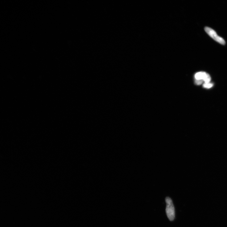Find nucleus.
Listing matches in <instances>:
<instances>
[{
	"label": "nucleus",
	"mask_w": 227,
	"mask_h": 227,
	"mask_svg": "<svg viewBox=\"0 0 227 227\" xmlns=\"http://www.w3.org/2000/svg\"><path fill=\"white\" fill-rule=\"evenodd\" d=\"M165 201L166 203V211L169 220L171 221H174L175 217V212L174 206L172 199L168 197L166 198Z\"/></svg>",
	"instance_id": "obj_1"
},
{
	"label": "nucleus",
	"mask_w": 227,
	"mask_h": 227,
	"mask_svg": "<svg viewBox=\"0 0 227 227\" xmlns=\"http://www.w3.org/2000/svg\"><path fill=\"white\" fill-rule=\"evenodd\" d=\"M205 29L206 33L215 41L222 45L225 44V40L222 37L218 35L214 30L208 27H206Z\"/></svg>",
	"instance_id": "obj_2"
},
{
	"label": "nucleus",
	"mask_w": 227,
	"mask_h": 227,
	"mask_svg": "<svg viewBox=\"0 0 227 227\" xmlns=\"http://www.w3.org/2000/svg\"><path fill=\"white\" fill-rule=\"evenodd\" d=\"M207 74V73L205 72H199L195 74V77L196 80H203Z\"/></svg>",
	"instance_id": "obj_3"
},
{
	"label": "nucleus",
	"mask_w": 227,
	"mask_h": 227,
	"mask_svg": "<svg viewBox=\"0 0 227 227\" xmlns=\"http://www.w3.org/2000/svg\"><path fill=\"white\" fill-rule=\"evenodd\" d=\"M211 77H210L209 74H207L205 78L203 80L205 83H209L211 80Z\"/></svg>",
	"instance_id": "obj_4"
},
{
	"label": "nucleus",
	"mask_w": 227,
	"mask_h": 227,
	"mask_svg": "<svg viewBox=\"0 0 227 227\" xmlns=\"http://www.w3.org/2000/svg\"><path fill=\"white\" fill-rule=\"evenodd\" d=\"M213 86V84L211 83H205L203 85V87L204 88H207V89H210Z\"/></svg>",
	"instance_id": "obj_5"
},
{
	"label": "nucleus",
	"mask_w": 227,
	"mask_h": 227,
	"mask_svg": "<svg viewBox=\"0 0 227 227\" xmlns=\"http://www.w3.org/2000/svg\"><path fill=\"white\" fill-rule=\"evenodd\" d=\"M203 80H196L195 81V83L197 85H200L203 82Z\"/></svg>",
	"instance_id": "obj_6"
}]
</instances>
